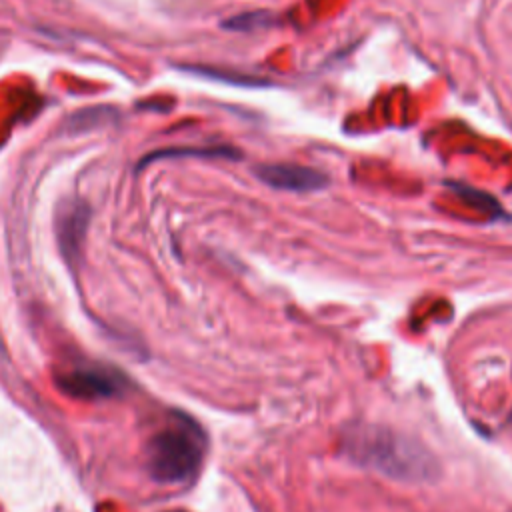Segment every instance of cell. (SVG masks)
<instances>
[{"label":"cell","instance_id":"cell-1","mask_svg":"<svg viewBox=\"0 0 512 512\" xmlns=\"http://www.w3.org/2000/svg\"><path fill=\"white\" fill-rule=\"evenodd\" d=\"M342 448L358 466L400 482H430L440 472L436 458L426 446L378 424L348 428Z\"/></svg>","mask_w":512,"mask_h":512},{"label":"cell","instance_id":"cell-2","mask_svg":"<svg viewBox=\"0 0 512 512\" xmlns=\"http://www.w3.org/2000/svg\"><path fill=\"white\" fill-rule=\"evenodd\" d=\"M206 450L202 428L188 416L176 412L174 420L150 436L144 462L146 472L158 484L188 482L200 468Z\"/></svg>","mask_w":512,"mask_h":512},{"label":"cell","instance_id":"cell-3","mask_svg":"<svg viewBox=\"0 0 512 512\" xmlns=\"http://www.w3.org/2000/svg\"><path fill=\"white\" fill-rule=\"evenodd\" d=\"M56 384L62 390V394L80 400L112 398L124 388L120 374L98 366H78L66 370L56 376Z\"/></svg>","mask_w":512,"mask_h":512},{"label":"cell","instance_id":"cell-4","mask_svg":"<svg viewBox=\"0 0 512 512\" xmlns=\"http://www.w3.org/2000/svg\"><path fill=\"white\" fill-rule=\"evenodd\" d=\"M258 180L276 190L288 192H316L328 186V176L316 168L288 162L258 164L254 168Z\"/></svg>","mask_w":512,"mask_h":512},{"label":"cell","instance_id":"cell-5","mask_svg":"<svg viewBox=\"0 0 512 512\" xmlns=\"http://www.w3.org/2000/svg\"><path fill=\"white\" fill-rule=\"evenodd\" d=\"M90 210L82 200H66L56 216V236L62 256L74 264L80 258Z\"/></svg>","mask_w":512,"mask_h":512},{"label":"cell","instance_id":"cell-6","mask_svg":"<svg viewBox=\"0 0 512 512\" xmlns=\"http://www.w3.org/2000/svg\"><path fill=\"white\" fill-rule=\"evenodd\" d=\"M448 186L454 190L456 196H460L464 202L472 204L476 210H482V212H486L492 218H502L504 210H502V206L490 194H486L482 190H476L472 186H466V184H458V182H450Z\"/></svg>","mask_w":512,"mask_h":512},{"label":"cell","instance_id":"cell-7","mask_svg":"<svg viewBox=\"0 0 512 512\" xmlns=\"http://www.w3.org/2000/svg\"><path fill=\"white\" fill-rule=\"evenodd\" d=\"M266 24H268V14H264V12H250V14L234 16L224 26L232 28V30L246 32V30H254V28H260V26H266Z\"/></svg>","mask_w":512,"mask_h":512},{"label":"cell","instance_id":"cell-8","mask_svg":"<svg viewBox=\"0 0 512 512\" xmlns=\"http://www.w3.org/2000/svg\"><path fill=\"white\" fill-rule=\"evenodd\" d=\"M190 72L194 74H202V76H208V78H216V80H226V82H232V84H242V86H264L268 84L266 78H254V76H236V74H220L218 70H208V68H190Z\"/></svg>","mask_w":512,"mask_h":512}]
</instances>
